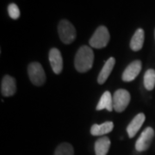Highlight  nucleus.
<instances>
[{"label": "nucleus", "instance_id": "nucleus-8", "mask_svg": "<svg viewBox=\"0 0 155 155\" xmlns=\"http://www.w3.org/2000/svg\"><path fill=\"white\" fill-rule=\"evenodd\" d=\"M49 62L52 70L56 74H60L63 70V59L60 50L55 48L49 51Z\"/></svg>", "mask_w": 155, "mask_h": 155}, {"label": "nucleus", "instance_id": "nucleus-6", "mask_svg": "<svg viewBox=\"0 0 155 155\" xmlns=\"http://www.w3.org/2000/svg\"><path fill=\"white\" fill-rule=\"evenodd\" d=\"M154 137V130L151 127H147L141 133L135 143V149L138 152H144L149 148L150 145Z\"/></svg>", "mask_w": 155, "mask_h": 155}, {"label": "nucleus", "instance_id": "nucleus-13", "mask_svg": "<svg viewBox=\"0 0 155 155\" xmlns=\"http://www.w3.org/2000/svg\"><path fill=\"white\" fill-rule=\"evenodd\" d=\"M145 33L142 28H138L130 41V48L133 51H139L142 48L144 44Z\"/></svg>", "mask_w": 155, "mask_h": 155}, {"label": "nucleus", "instance_id": "nucleus-3", "mask_svg": "<svg viewBox=\"0 0 155 155\" xmlns=\"http://www.w3.org/2000/svg\"><path fill=\"white\" fill-rule=\"evenodd\" d=\"M110 35L108 28L105 26H100L96 29L95 33L90 39V46L93 48H105L110 41Z\"/></svg>", "mask_w": 155, "mask_h": 155}, {"label": "nucleus", "instance_id": "nucleus-16", "mask_svg": "<svg viewBox=\"0 0 155 155\" xmlns=\"http://www.w3.org/2000/svg\"><path fill=\"white\" fill-rule=\"evenodd\" d=\"M144 85L147 91H152L155 86V71L148 69L144 75Z\"/></svg>", "mask_w": 155, "mask_h": 155}, {"label": "nucleus", "instance_id": "nucleus-19", "mask_svg": "<svg viewBox=\"0 0 155 155\" xmlns=\"http://www.w3.org/2000/svg\"><path fill=\"white\" fill-rule=\"evenodd\" d=\"M154 37H155V30H154Z\"/></svg>", "mask_w": 155, "mask_h": 155}, {"label": "nucleus", "instance_id": "nucleus-14", "mask_svg": "<svg viewBox=\"0 0 155 155\" xmlns=\"http://www.w3.org/2000/svg\"><path fill=\"white\" fill-rule=\"evenodd\" d=\"M97 110H107L108 111H112L113 107V97L110 91H105L101 97L98 104L97 105Z\"/></svg>", "mask_w": 155, "mask_h": 155}, {"label": "nucleus", "instance_id": "nucleus-7", "mask_svg": "<svg viewBox=\"0 0 155 155\" xmlns=\"http://www.w3.org/2000/svg\"><path fill=\"white\" fill-rule=\"evenodd\" d=\"M141 67L142 65L140 61H134L132 63H130L122 73V80L126 82L133 81L140 72Z\"/></svg>", "mask_w": 155, "mask_h": 155}, {"label": "nucleus", "instance_id": "nucleus-11", "mask_svg": "<svg viewBox=\"0 0 155 155\" xmlns=\"http://www.w3.org/2000/svg\"><path fill=\"white\" fill-rule=\"evenodd\" d=\"M116 64V60L115 58L110 57L108 61L104 63V66L102 68L101 72H100L98 78H97V82L100 84L105 83V81L108 79L109 76L110 75L111 72L114 68V66Z\"/></svg>", "mask_w": 155, "mask_h": 155}, {"label": "nucleus", "instance_id": "nucleus-10", "mask_svg": "<svg viewBox=\"0 0 155 155\" xmlns=\"http://www.w3.org/2000/svg\"><path fill=\"white\" fill-rule=\"evenodd\" d=\"M145 119H146V116L144 114L140 113L128 124L127 127V132L129 138H133L134 137V135L138 133L139 130L140 129V127L144 123Z\"/></svg>", "mask_w": 155, "mask_h": 155}, {"label": "nucleus", "instance_id": "nucleus-2", "mask_svg": "<svg viewBox=\"0 0 155 155\" xmlns=\"http://www.w3.org/2000/svg\"><path fill=\"white\" fill-rule=\"evenodd\" d=\"M58 32L61 41L65 44H71L77 36V32L74 26L66 19H63L59 22Z\"/></svg>", "mask_w": 155, "mask_h": 155}, {"label": "nucleus", "instance_id": "nucleus-9", "mask_svg": "<svg viewBox=\"0 0 155 155\" xmlns=\"http://www.w3.org/2000/svg\"><path fill=\"white\" fill-rule=\"evenodd\" d=\"M17 91L16 79L10 75H5L1 83V93L4 97H11Z\"/></svg>", "mask_w": 155, "mask_h": 155}, {"label": "nucleus", "instance_id": "nucleus-12", "mask_svg": "<svg viewBox=\"0 0 155 155\" xmlns=\"http://www.w3.org/2000/svg\"><path fill=\"white\" fill-rule=\"evenodd\" d=\"M114 128V123L112 122H105L102 124H93L91 128V134L94 136H100L110 133Z\"/></svg>", "mask_w": 155, "mask_h": 155}, {"label": "nucleus", "instance_id": "nucleus-17", "mask_svg": "<svg viewBox=\"0 0 155 155\" xmlns=\"http://www.w3.org/2000/svg\"><path fill=\"white\" fill-rule=\"evenodd\" d=\"M54 155H74V150L71 144L67 142L61 143L57 147Z\"/></svg>", "mask_w": 155, "mask_h": 155}, {"label": "nucleus", "instance_id": "nucleus-18", "mask_svg": "<svg viewBox=\"0 0 155 155\" xmlns=\"http://www.w3.org/2000/svg\"><path fill=\"white\" fill-rule=\"evenodd\" d=\"M8 12H9V16L14 19L17 20L20 17V11L19 8L16 4H11L8 6Z\"/></svg>", "mask_w": 155, "mask_h": 155}, {"label": "nucleus", "instance_id": "nucleus-4", "mask_svg": "<svg viewBox=\"0 0 155 155\" xmlns=\"http://www.w3.org/2000/svg\"><path fill=\"white\" fill-rule=\"evenodd\" d=\"M28 74L30 81L36 86H41L46 81L44 69L39 62H32L28 65Z\"/></svg>", "mask_w": 155, "mask_h": 155}, {"label": "nucleus", "instance_id": "nucleus-5", "mask_svg": "<svg viewBox=\"0 0 155 155\" xmlns=\"http://www.w3.org/2000/svg\"><path fill=\"white\" fill-rule=\"evenodd\" d=\"M130 102V94L124 89H119L113 96V107L116 112H122L126 110Z\"/></svg>", "mask_w": 155, "mask_h": 155}, {"label": "nucleus", "instance_id": "nucleus-1", "mask_svg": "<svg viewBox=\"0 0 155 155\" xmlns=\"http://www.w3.org/2000/svg\"><path fill=\"white\" fill-rule=\"evenodd\" d=\"M94 62V53L88 46H82L78 50L74 59V66L78 72H86L91 69Z\"/></svg>", "mask_w": 155, "mask_h": 155}, {"label": "nucleus", "instance_id": "nucleus-15", "mask_svg": "<svg viewBox=\"0 0 155 155\" xmlns=\"http://www.w3.org/2000/svg\"><path fill=\"white\" fill-rule=\"evenodd\" d=\"M110 147V140L108 137H102L95 142L96 155H106Z\"/></svg>", "mask_w": 155, "mask_h": 155}]
</instances>
